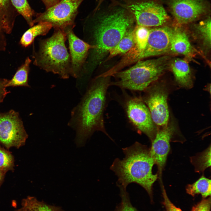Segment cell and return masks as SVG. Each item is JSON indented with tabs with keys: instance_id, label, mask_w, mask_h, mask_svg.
Instances as JSON below:
<instances>
[{
	"instance_id": "obj_2",
	"label": "cell",
	"mask_w": 211,
	"mask_h": 211,
	"mask_svg": "<svg viewBox=\"0 0 211 211\" xmlns=\"http://www.w3.org/2000/svg\"><path fill=\"white\" fill-rule=\"evenodd\" d=\"M110 77L101 74L93 79L81 101L71 112L68 125L76 131L78 145L84 144L96 131L102 132L113 140L106 130L103 117Z\"/></svg>"
},
{
	"instance_id": "obj_9",
	"label": "cell",
	"mask_w": 211,
	"mask_h": 211,
	"mask_svg": "<svg viewBox=\"0 0 211 211\" xmlns=\"http://www.w3.org/2000/svg\"><path fill=\"white\" fill-rule=\"evenodd\" d=\"M144 91L145 93L141 98L148 108L154 122L162 128L165 127L169 118L166 87L161 84H156L149 86Z\"/></svg>"
},
{
	"instance_id": "obj_7",
	"label": "cell",
	"mask_w": 211,
	"mask_h": 211,
	"mask_svg": "<svg viewBox=\"0 0 211 211\" xmlns=\"http://www.w3.org/2000/svg\"><path fill=\"white\" fill-rule=\"evenodd\" d=\"M84 0H60L44 12L37 13L33 24L47 22L54 29L64 30L68 27H74L79 8Z\"/></svg>"
},
{
	"instance_id": "obj_30",
	"label": "cell",
	"mask_w": 211,
	"mask_h": 211,
	"mask_svg": "<svg viewBox=\"0 0 211 211\" xmlns=\"http://www.w3.org/2000/svg\"><path fill=\"white\" fill-rule=\"evenodd\" d=\"M161 188L163 198V203L165 207L166 211H182L180 209L176 207L171 201L168 197L163 186H161Z\"/></svg>"
},
{
	"instance_id": "obj_6",
	"label": "cell",
	"mask_w": 211,
	"mask_h": 211,
	"mask_svg": "<svg viewBox=\"0 0 211 211\" xmlns=\"http://www.w3.org/2000/svg\"><path fill=\"white\" fill-rule=\"evenodd\" d=\"M121 3L132 14L138 25L163 26L170 20L162 0H122Z\"/></svg>"
},
{
	"instance_id": "obj_19",
	"label": "cell",
	"mask_w": 211,
	"mask_h": 211,
	"mask_svg": "<svg viewBox=\"0 0 211 211\" xmlns=\"http://www.w3.org/2000/svg\"><path fill=\"white\" fill-rule=\"evenodd\" d=\"M52 28L49 23L42 22L33 26L23 34L20 43L24 47H27L33 41L35 38L39 35H45Z\"/></svg>"
},
{
	"instance_id": "obj_11",
	"label": "cell",
	"mask_w": 211,
	"mask_h": 211,
	"mask_svg": "<svg viewBox=\"0 0 211 211\" xmlns=\"http://www.w3.org/2000/svg\"><path fill=\"white\" fill-rule=\"evenodd\" d=\"M169 9L179 24L188 23L209 14L210 6L206 0H168Z\"/></svg>"
},
{
	"instance_id": "obj_35",
	"label": "cell",
	"mask_w": 211,
	"mask_h": 211,
	"mask_svg": "<svg viewBox=\"0 0 211 211\" xmlns=\"http://www.w3.org/2000/svg\"><path fill=\"white\" fill-rule=\"evenodd\" d=\"M115 211H120V206L118 207L117 208L116 210Z\"/></svg>"
},
{
	"instance_id": "obj_22",
	"label": "cell",
	"mask_w": 211,
	"mask_h": 211,
	"mask_svg": "<svg viewBox=\"0 0 211 211\" xmlns=\"http://www.w3.org/2000/svg\"><path fill=\"white\" fill-rule=\"evenodd\" d=\"M211 19L210 16L208 15L206 18L194 25L198 38L204 47L207 50L211 48Z\"/></svg>"
},
{
	"instance_id": "obj_25",
	"label": "cell",
	"mask_w": 211,
	"mask_h": 211,
	"mask_svg": "<svg viewBox=\"0 0 211 211\" xmlns=\"http://www.w3.org/2000/svg\"><path fill=\"white\" fill-rule=\"evenodd\" d=\"M22 204L21 211H60L55 207L40 201L33 197L23 199Z\"/></svg>"
},
{
	"instance_id": "obj_10",
	"label": "cell",
	"mask_w": 211,
	"mask_h": 211,
	"mask_svg": "<svg viewBox=\"0 0 211 211\" xmlns=\"http://www.w3.org/2000/svg\"><path fill=\"white\" fill-rule=\"evenodd\" d=\"M125 108L128 118L135 128L140 133L147 136L152 142L158 130L148 108L141 98L128 97Z\"/></svg>"
},
{
	"instance_id": "obj_14",
	"label": "cell",
	"mask_w": 211,
	"mask_h": 211,
	"mask_svg": "<svg viewBox=\"0 0 211 211\" xmlns=\"http://www.w3.org/2000/svg\"><path fill=\"white\" fill-rule=\"evenodd\" d=\"M176 130L174 124H170L158 130L156 136L151 142L150 148L151 155L158 167L161 176L165 166L170 149V142Z\"/></svg>"
},
{
	"instance_id": "obj_15",
	"label": "cell",
	"mask_w": 211,
	"mask_h": 211,
	"mask_svg": "<svg viewBox=\"0 0 211 211\" xmlns=\"http://www.w3.org/2000/svg\"><path fill=\"white\" fill-rule=\"evenodd\" d=\"M150 29L149 27L136 25L134 28L135 44L133 47L124 54L120 60L123 66H125L136 62L137 58L146 46Z\"/></svg>"
},
{
	"instance_id": "obj_36",
	"label": "cell",
	"mask_w": 211,
	"mask_h": 211,
	"mask_svg": "<svg viewBox=\"0 0 211 211\" xmlns=\"http://www.w3.org/2000/svg\"><path fill=\"white\" fill-rule=\"evenodd\" d=\"M0 31H1L0 30Z\"/></svg>"
},
{
	"instance_id": "obj_17",
	"label": "cell",
	"mask_w": 211,
	"mask_h": 211,
	"mask_svg": "<svg viewBox=\"0 0 211 211\" xmlns=\"http://www.w3.org/2000/svg\"><path fill=\"white\" fill-rule=\"evenodd\" d=\"M171 68L175 79L181 86L190 88L192 86L191 73L188 63L183 59H174L171 63Z\"/></svg>"
},
{
	"instance_id": "obj_29",
	"label": "cell",
	"mask_w": 211,
	"mask_h": 211,
	"mask_svg": "<svg viewBox=\"0 0 211 211\" xmlns=\"http://www.w3.org/2000/svg\"><path fill=\"white\" fill-rule=\"evenodd\" d=\"M210 196L207 198H203L197 204L193 206L191 211H210Z\"/></svg>"
},
{
	"instance_id": "obj_8",
	"label": "cell",
	"mask_w": 211,
	"mask_h": 211,
	"mask_svg": "<svg viewBox=\"0 0 211 211\" xmlns=\"http://www.w3.org/2000/svg\"><path fill=\"white\" fill-rule=\"evenodd\" d=\"M28 135L19 113L11 110L0 112V144L9 149L24 145Z\"/></svg>"
},
{
	"instance_id": "obj_16",
	"label": "cell",
	"mask_w": 211,
	"mask_h": 211,
	"mask_svg": "<svg viewBox=\"0 0 211 211\" xmlns=\"http://www.w3.org/2000/svg\"><path fill=\"white\" fill-rule=\"evenodd\" d=\"M169 50L173 53L187 57H190L193 54L194 49L186 34L180 28H173Z\"/></svg>"
},
{
	"instance_id": "obj_26",
	"label": "cell",
	"mask_w": 211,
	"mask_h": 211,
	"mask_svg": "<svg viewBox=\"0 0 211 211\" xmlns=\"http://www.w3.org/2000/svg\"><path fill=\"white\" fill-rule=\"evenodd\" d=\"M13 6L18 14L24 18L29 26H33V17L35 13L27 0H10Z\"/></svg>"
},
{
	"instance_id": "obj_23",
	"label": "cell",
	"mask_w": 211,
	"mask_h": 211,
	"mask_svg": "<svg viewBox=\"0 0 211 211\" xmlns=\"http://www.w3.org/2000/svg\"><path fill=\"white\" fill-rule=\"evenodd\" d=\"M135 28L127 33L117 44L109 51L108 59L118 55L125 54L133 47L135 42Z\"/></svg>"
},
{
	"instance_id": "obj_18",
	"label": "cell",
	"mask_w": 211,
	"mask_h": 211,
	"mask_svg": "<svg viewBox=\"0 0 211 211\" xmlns=\"http://www.w3.org/2000/svg\"><path fill=\"white\" fill-rule=\"evenodd\" d=\"M18 14L10 0H0V30L11 33Z\"/></svg>"
},
{
	"instance_id": "obj_37",
	"label": "cell",
	"mask_w": 211,
	"mask_h": 211,
	"mask_svg": "<svg viewBox=\"0 0 211 211\" xmlns=\"http://www.w3.org/2000/svg\"><path fill=\"white\" fill-rule=\"evenodd\" d=\"M21 211L20 210V211Z\"/></svg>"
},
{
	"instance_id": "obj_21",
	"label": "cell",
	"mask_w": 211,
	"mask_h": 211,
	"mask_svg": "<svg viewBox=\"0 0 211 211\" xmlns=\"http://www.w3.org/2000/svg\"><path fill=\"white\" fill-rule=\"evenodd\" d=\"M211 180L202 176L193 183L188 185L186 188L187 193L192 196L200 194L203 198L210 196Z\"/></svg>"
},
{
	"instance_id": "obj_32",
	"label": "cell",
	"mask_w": 211,
	"mask_h": 211,
	"mask_svg": "<svg viewBox=\"0 0 211 211\" xmlns=\"http://www.w3.org/2000/svg\"><path fill=\"white\" fill-rule=\"evenodd\" d=\"M47 9L58 3L60 0H41Z\"/></svg>"
},
{
	"instance_id": "obj_28",
	"label": "cell",
	"mask_w": 211,
	"mask_h": 211,
	"mask_svg": "<svg viewBox=\"0 0 211 211\" xmlns=\"http://www.w3.org/2000/svg\"><path fill=\"white\" fill-rule=\"evenodd\" d=\"M121 202L120 205V211H138L132 205L126 189L119 188Z\"/></svg>"
},
{
	"instance_id": "obj_27",
	"label": "cell",
	"mask_w": 211,
	"mask_h": 211,
	"mask_svg": "<svg viewBox=\"0 0 211 211\" xmlns=\"http://www.w3.org/2000/svg\"><path fill=\"white\" fill-rule=\"evenodd\" d=\"M14 159L11 153L0 145V170L5 173L13 170Z\"/></svg>"
},
{
	"instance_id": "obj_13",
	"label": "cell",
	"mask_w": 211,
	"mask_h": 211,
	"mask_svg": "<svg viewBox=\"0 0 211 211\" xmlns=\"http://www.w3.org/2000/svg\"><path fill=\"white\" fill-rule=\"evenodd\" d=\"M173 28L162 26L150 29L146 46L136 62L142 59L164 54L170 50Z\"/></svg>"
},
{
	"instance_id": "obj_12",
	"label": "cell",
	"mask_w": 211,
	"mask_h": 211,
	"mask_svg": "<svg viewBox=\"0 0 211 211\" xmlns=\"http://www.w3.org/2000/svg\"><path fill=\"white\" fill-rule=\"evenodd\" d=\"M74 28L68 27L64 31L69 42L71 63V76L77 78L81 76L89 51L95 47L77 37L73 31Z\"/></svg>"
},
{
	"instance_id": "obj_24",
	"label": "cell",
	"mask_w": 211,
	"mask_h": 211,
	"mask_svg": "<svg viewBox=\"0 0 211 211\" xmlns=\"http://www.w3.org/2000/svg\"><path fill=\"white\" fill-rule=\"evenodd\" d=\"M190 161L194 166L195 171L203 172L211 166V146L202 152L190 158Z\"/></svg>"
},
{
	"instance_id": "obj_33",
	"label": "cell",
	"mask_w": 211,
	"mask_h": 211,
	"mask_svg": "<svg viewBox=\"0 0 211 211\" xmlns=\"http://www.w3.org/2000/svg\"><path fill=\"white\" fill-rule=\"evenodd\" d=\"M5 173L0 170V186L4 180Z\"/></svg>"
},
{
	"instance_id": "obj_1",
	"label": "cell",
	"mask_w": 211,
	"mask_h": 211,
	"mask_svg": "<svg viewBox=\"0 0 211 211\" xmlns=\"http://www.w3.org/2000/svg\"><path fill=\"white\" fill-rule=\"evenodd\" d=\"M136 23L132 13L121 3L113 0L106 8L94 9L84 25L91 28L93 49L84 66L86 74L92 72Z\"/></svg>"
},
{
	"instance_id": "obj_34",
	"label": "cell",
	"mask_w": 211,
	"mask_h": 211,
	"mask_svg": "<svg viewBox=\"0 0 211 211\" xmlns=\"http://www.w3.org/2000/svg\"><path fill=\"white\" fill-rule=\"evenodd\" d=\"M104 0H98L97 5L95 8L97 9L99 8L101 6V4Z\"/></svg>"
},
{
	"instance_id": "obj_20",
	"label": "cell",
	"mask_w": 211,
	"mask_h": 211,
	"mask_svg": "<svg viewBox=\"0 0 211 211\" xmlns=\"http://www.w3.org/2000/svg\"><path fill=\"white\" fill-rule=\"evenodd\" d=\"M31 62V60L28 57L24 63L18 69L11 79L8 80L6 85V87H30L28 84V76Z\"/></svg>"
},
{
	"instance_id": "obj_5",
	"label": "cell",
	"mask_w": 211,
	"mask_h": 211,
	"mask_svg": "<svg viewBox=\"0 0 211 211\" xmlns=\"http://www.w3.org/2000/svg\"><path fill=\"white\" fill-rule=\"evenodd\" d=\"M169 57L168 56L145 61H138L130 68L118 71L113 76L117 81L111 83L122 89L144 91L164 72L167 68Z\"/></svg>"
},
{
	"instance_id": "obj_3",
	"label": "cell",
	"mask_w": 211,
	"mask_h": 211,
	"mask_svg": "<svg viewBox=\"0 0 211 211\" xmlns=\"http://www.w3.org/2000/svg\"><path fill=\"white\" fill-rule=\"evenodd\" d=\"M122 150L124 158L115 159L110 167L118 177L117 186L126 189L130 184L136 183L142 187L152 200L153 186L158 174L152 172L155 163L150 148L136 142Z\"/></svg>"
},
{
	"instance_id": "obj_31",
	"label": "cell",
	"mask_w": 211,
	"mask_h": 211,
	"mask_svg": "<svg viewBox=\"0 0 211 211\" xmlns=\"http://www.w3.org/2000/svg\"><path fill=\"white\" fill-rule=\"evenodd\" d=\"M8 80L5 79H0V103L3 101L6 95L10 92L6 89V85Z\"/></svg>"
},
{
	"instance_id": "obj_4",
	"label": "cell",
	"mask_w": 211,
	"mask_h": 211,
	"mask_svg": "<svg viewBox=\"0 0 211 211\" xmlns=\"http://www.w3.org/2000/svg\"><path fill=\"white\" fill-rule=\"evenodd\" d=\"M67 39L64 30L55 29L51 36L40 40L39 50L34 55V64L63 79H68L71 76V63L65 45Z\"/></svg>"
}]
</instances>
